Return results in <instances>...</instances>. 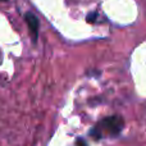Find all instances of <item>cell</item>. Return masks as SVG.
Listing matches in <instances>:
<instances>
[{"instance_id":"cell-1","label":"cell","mask_w":146,"mask_h":146,"mask_svg":"<svg viewBox=\"0 0 146 146\" xmlns=\"http://www.w3.org/2000/svg\"><path fill=\"white\" fill-rule=\"evenodd\" d=\"M123 119L118 115H113V117H108V118L103 119L92 131L90 132L91 136H95L96 139H101L103 132L106 131L109 135L111 136H117L119 132L123 128Z\"/></svg>"},{"instance_id":"cell-2","label":"cell","mask_w":146,"mask_h":146,"mask_svg":"<svg viewBox=\"0 0 146 146\" xmlns=\"http://www.w3.org/2000/svg\"><path fill=\"white\" fill-rule=\"evenodd\" d=\"M25 18H26V22H27L28 27H30V30H31V33H32L33 42H35L36 38H37V33H38V19L36 18V15L31 12L26 13Z\"/></svg>"},{"instance_id":"cell-3","label":"cell","mask_w":146,"mask_h":146,"mask_svg":"<svg viewBox=\"0 0 146 146\" xmlns=\"http://www.w3.org/2000/svg\"><path fill=\"white\" fill-rule=\"evenodd\" d=\"M96 15H98V13H92V14H88L87 15V21L88 22H95V18H96Z\"/></svg>"},{"instance_id":"cell-4","label":"cell","mask_w":146,"mask_h":146,"mask_svg":"<svg viewBox=\"0 0 146 146\" xmlns=\"http://www.w3.org/2000/svg\"><path fill=\"white\" fill-rule=\"evenodd\" d=\"M0 1H5V0H0Z\"/></svg>"}]
</instances>
